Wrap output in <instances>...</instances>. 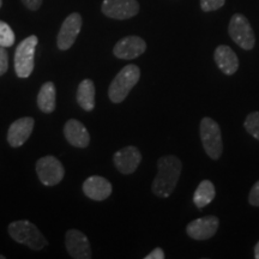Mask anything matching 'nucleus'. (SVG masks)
I'll return each instance as SVG.
<instances>
[{
    "label": "nucleus",
    "instance_id": "obj_4",
    "mask_svg": "<svg viewBox=\"0 0 259 259\" xmlns=\"http://www.w3.org/2000/svg\"><path fill=\"white\" fill-rule=\"evenodd\" d=\"M199 135L206 155L211 160H219L223 153L222 134L220 125L213 119L205 116L200 120Z\"/></svg>",
    "mask_w": 259,
    "mask_h": 259
},
{
    "label": "nucleus",
    "instance_id": "obj_17",
    "mask_svg": "<svg viewBox=\"0 0 259 259\" xmlns=\"http://www.w3.org/2000/svg\"><path fill=\"white\" fill-rule=\"evenodd\" d=\"M213 59L218 67L227 76H232L239 69V59L231 47L221 45L215 50Z\"/></svg>",
    "mask_w": 259,
    "mask_h": 259
},
{
    "label": "nucleus",
    "instance_id": "obj_13",
    "mask_svg": "<svg viewBox=\"0 0 259 259\" xmlns=\"http://www.w3.org/2000/svg\"><path fill=\"white\" fill-rule=\"evenodd\" d=\"M145 50H147V44L143 38L131 35L116 42L113 53L119 59L132 60L142 56Z\"/></svg>",
    "mask_w": 259,
    "mask_h": 259
},
{
    "label": "nucleus",
    "instance_id": "obj_12",
    "mask_svg": "<svg viewBox=\"0 0 259 259\" xmlns=\"http://www.w3.org/2000/svg\"><path fill=\"white\" fill-rule=\"evenodd\" d=\"M115 168L120 171L121 174L128 176V174L135 173L139 164L142 162V154L138 148L134 145H128L118 150L113 156Z\"/></svg>",
    "mask_w": 259,
    "mask_h": 259
},
{
    "label": "nucleus",
    "instance_id": "obj_7",
    "mask_svg": "<svg viewBox=\"0 0 259 259\" xmlns=\"http://www.w3.org/2000/svg\"><path fill=\"white\" fill-rule=\"evenodd\" d=\"M36 173L44 185L56 186L64 179L65 168L57 157L48 155L36 162Z\"/></svg>",
    "mask_w": 259,
    "mask_h": 259
},
{
    "label": "nucleus",
    "instance_id": "obj_23",
    "mask_svg": "<svg viewBox=\"0 0 259 259\" xmlns=\"http://www.w3.org/2000/svg\"><path fill=\"white\" fill-rule=\"evenodd\" d=\"M226 0H200V8L204 12H211L221 9Z\"/></svg>",
    "mask_w": 259,
    "mask_h": 259
},
{
    "label": "nucleus",
    "instance_id": "obj_21",
    "mask_svg": "<svg viewBox=\"0 0 259 259\" xmlns=\"http://www.w3.org/2000/svg\"><path fill=\"white\" fill-rule=\"evenodd\" d=\"M244 127L247 134L259 141V111L252 112L246 116L244 121Z\"/></svg>",
    "mask_w": 259,
    "mask_h": 259
},
{
    "label": "nucleus",
    "instance_id": "obj_10",
    "mask_svg": "<svg viewBox=\"0 0 259 259\" xmlns=\"http://www.w3.org/2000/svg\"><path fill=\"white\" fill-rule=\"evenodd\" d=\"M220 226V220L216 216H205L191 221L186 227V233L191 239L203 241L208 240L216 234Z\"/></svg>",
    "mask_w": 259,
    "mask_h": 259
},
{
    "label": "nucleus",
    "instance_id": "obj_2",
    "mask_svg": "<svg viewBox=\"0 0 259 259\" xmlns=\"http://www.w3.org/2000/svg\"><path fill=\"white\" fill-rule=\"evenodd\" d=\"M141 78V69L135 64L126 65L115 76L108 88L109 100L113 103H120L127 97Z\"/></svg>",
    "mask_w": 259,
    "mask_h": 259
},
{
    "label": "nucleus",
    "instance_id": "obj_9",
    "mask_svg": "<svg viewBox=\"0 0 259 259\" xmlns=\"http://www.w3.org/2000/svg\"><path fill=\"white\" fill-rule=\"evenodd\" d=\"M102 12L109 18L124 21L138 14L139 4L137 0H105L102 3Z\"/></svg>",
    "mask_w": 259,
    "mask_h": 259
},
{
    "label": "nucleus",
    "instance_id": "obj_29",
    "mask_svg": "<svg viewBox=\"0 0 259 259\" xmlns=\"http://www.w3.org/2000/svg\"><path fill=\"white\" fill-rule=\"evenodd\" d=\"M6 257H5V255H3V254H0V259H5Z\"/></svg>",
    "mask_w": 259,
    "mask_h": 259
},
{
    "label": "nucleus",
    "instance_id": "obj_3",
    "mask_svg": "<svg viewBox=\"0 0 259 259\" xmlns=\"http://www.w3.org/2000/svg\"><path fill=\"white\" fill-rule=\"evenodd\" d=\"M9 234L16 242L27 245L31 250H42L47 245V239L34 223L27 220L15 221L9 225Z\"/></svg>",
    "mask_w": 259,
    "mask_h": 259
},
{
    "label": "nucleus",
    "instance_id": "obj_11",
    "mask_svg": "<svg viewBox=\"0 0 259 259\" xmlns=\"http://www.w3.org/2000/svg\"><path fill=\"white\" fill-rule=\"evenodd\" d=\"M65 245L69 254L74 259H90L92 247L87 235L77 229H70L65 235Z\"/></svg>",
    "mask_w": 259,
    "mask_h": 259
},
{
    "label": "nucleus",
    "instance_id": "obj_6",
    "mask_svg": "<svg viewBox=\"0 0 259 259\" xmlns=\"http://www.w3.org/2000/svg\"><path fill=\"white\" fill-rule=\"evenodd\" d=\"M232 40L245 51H251L255 45V36L248 19L244 15L235 14L231 18L228 27Z\"/></svg>",
    "mask_w": 259,
    "mask_h": 259
},
{
    "label": "nucleus",
    "instance_id": "obj_20",
    "mask_svg": "<svg viewBox=\"0 0 259 259\" xmlns=\"http://www.w3.org/2000/svg\"><path fill=\"white\" fill-rule=\"evenodd\" d=\"M215 185L210 180H203L193 193V203L198 209L208 206L215 199Z\"/></svg>",
    "mask_w": 259,
    "mask_h": 259
},
{
    "label": "nucleus",
    "instance_id": "obj_25",
    "mask_svg": "<svg viewBox=\"0 0 259 259\" xmlns=\"http://www.w3.org/2000/svg\"><path fill=\"white\" fill-rule=\"evenodd\" d=\"M248 203L252 206H259V180L252 186L250 194H248Z\"/></svg>",
    "mask_w": 259,
    "mask_h": 259
},
{
    "label": "nucleus",
    "instance_id": "obj_27",
    "mask_svg": "<svg viewBox=\"0 0 259 259\" xmlns=\"http://www.w3.org/2000/svg\"><path fill=\"white\" fill-rule=\"evenodd\" d=\"M164 257H166V255H164L163 250L160 247H156L148 255H145V259H164Z\"/></svg>",
    "mask_w": 259,
    "mask_h": 259
},
{
    "label": "nucleus",
    "instance_id": "obj_30",
    "mask_svg": "<svg viewBox=\"0 0 259 259\" xmlns=\"http://www.w3.org/2000/svg\"><path fill=\"white\" fill-rule=\"evenodd\" d=\"M2 5H3V0H0V8H2Z\"/></svg>",
    "mask_w": 259,
    "mask_h": 259
},
{
    "label": "nucleus",
    "instance_id": "obj_18",
    "mask_svg": "<svg viewBox=\"0 0 259 259\" xmlns=\"http://www.w3.org/2000/svg\"><path fill=\"white\" fill-rule=\"evenodd\" d=\"M95 84L92 79H84L77 89V102L80 108L92 112L95 108Z\"/></svg>",
    "mask_w": 259,
    "mask_h": 259
},
{
    "label": "nucleus",
    "instance_id": "obj_8",
    "mask_svg": "<svg viewBox=\"0 0 259 259\" xmlns=\"http://www.w3.org/2000/svg\"><path fill=\"white\" fill-rule=\"evenodd\" d=\"M83 19L82 16L77 12H73L70 16H67L66 19L61 24L57 37V45L60 51H67L72 47V45L78 36L80 29H82Z\"/></svg>",
    "mask_w": 259,
    "mask_h": 259
},
{
    "label": "nucleus",
    "instance_id": "obj_16",
    "mask_svg": "<svg viewBox=\"0 0 259 259\" xmlns=\"http://www.w3.org/2000/svg\"><path fill=\"white\" fill-rule=\"evenodd\" d=\"M64 136L71 145L84 149L90 143V135L82 122L76 119H70L64 126Z\"/></svg>",
    "mask_w": 259,
    "mask_h": 259
},
{
    "label": "nucleus",
    "instance_id": "obj_15",
    "mask_svg": "<svg viewBox=\"0 0 259 259\" xmlns=\"http://www.w3.org/2000/svg\"><path fill=\"white\" fill-rule=\"evenodd\" d=\"M113 186L106 178L100 176L89 177L83 183V192L90 199L101 202L112 194Z\"/></svg>",
    "mask_w": 259,
    "mask_h": 259
},
{
    "label": "nucleus",
    "instance_id": "obj_5",
    "mask_svg": "<svg viewBox=\"0 0 259 259\" xmlns=\"http://www.w3.org/2000/svg\"><path fill=\"white\" fill-rule=\"evenodd\" d=\"M38 44L36 35H30L18 44L15 53V71L19 78L30 77L35 66V50Z\"/></svg>",
    "mask_w": 259,
    "mask_h": 259
},
{
    "label": "nucleus",
    "instance_id": "obj_26",
    "mask_svg": "<svg viewBox=\"0 0 259 259\" xmlns=\"http://www.w3.org/2000/svg\"><path fill=\"white\" fill-rule=\"evenodd\" d=\"M42 2H44V0H22V3H23L25 8L31 10V11H37V10L41 8Z\"/></svg>",
    "mask_w": 259,
    "mask_h": 259
},
{
    "label": "nucleus",
    "instance_id": "obj_24",
    "mask_svg": "<svg viewBox=\"0 0 259 259\" xmlns=\"http://www.w3.org/2000/svg\"><path fill=\"white\" fill-rule=\"evenodd\" d=\"M9 69V56L5 47L0 46V76L8 72Z\"/></svg>",
    "mask_w": 259,
    "mask_h": 259
},
{
    "label": "nucleus",
    "instance_id": "obj_14",
    "mask_svg": "<svg viewBox=\"0 0 259 259\" xmlns=\"http://www.w3.org/2000/svg\"><path fill=\"white\" fill-rule=\"evenodd\" d=\"M35 120L30 116H24L15 120L10 125L8 132V142L12 148L22 147L30 137L34 130Z\"/></svg>",
    "mask_w": 259,
    "mask_h": 259
},
{
    "label": "nucleus",
    "instance_id": "obj_22",
    "mask_svg": "<svg viewBox=\"0 0 259 259\" xmlns=\"http://www.w3.org/2000/svg\"><path fill=\"white\" fill-rule=\"evenodd\" d=\"M15 32L11 27L5 22L0 21V46L11 47L15 44Z\"/></svg>",
    "mask_w": 259,
    "mask_h": 259
},
{
    "label": "nucleus",
    "instance_id": "obj_1",
    "mask_svg": "<svg viewBox=\"0 0 259 259\" xmlns=\"http://www.w3.org/2000/svg\"><path fill=\"white\" fill-rule=\"evenodd\" d=\"M183 171L180 158L174 155H166L158 158L157 174L151 185V191L156 197L168 198L174 192Z\"/></svg>",
    "mask_w": 259,
    "mask_h": 259
},
{
    "label": "nucleus",
    "instance_id": "obj_19",
    "mask_svg": "<svg viewBox=\"0 0 259 259\" xmlns=\"http://www.w3.org/2000/svg\"><path fill=\"white\" fill-rule=\"evenodd\" d=\"M57 89L53 82H46L41 87L37 95V106L41 112L52 113L56 109Z\"/></svg>",
    "mask_w": 259,
    "mask_h": 259
},
{
    "label": "nucleus",
    "instance_id": "obj_28",
    "mask_svg": "<svg viewBox=\"0 0 259 259\" xmlns=\"http://www.w3.org/2000/svg\"><path fill=\"white\" fill-rule=\"evenodd\" d=\"M254 258L259 259V241L257 242V245L254 246Z\"/></svg>",
    "mask_w": 259,
    "mask_h": 259
}]
</instances>
